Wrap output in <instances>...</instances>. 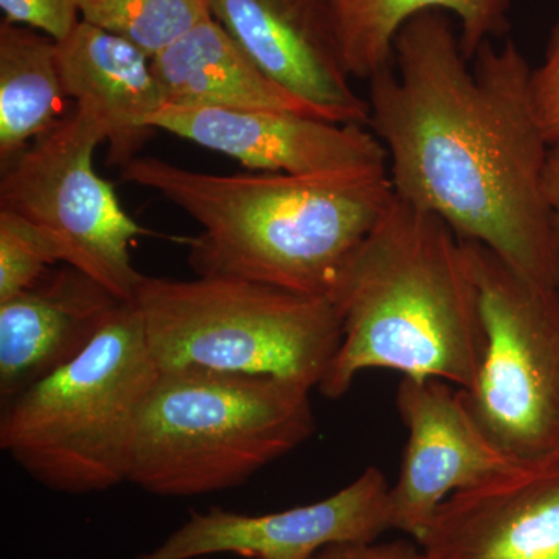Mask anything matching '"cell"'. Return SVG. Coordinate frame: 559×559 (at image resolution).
I'll list each match as a JSON object with an SVG mask.
<instances>
[{
  "label": "cell",
  "mask_w": 559,
  "mask_h": 559,
  "mask_svg": "<svg viewBox=\"0 0 559 559\" xmlns=\"http://www.w3.org/2000/svg\"><path fill=\"white\" fill-rule=\"evenodd\" d=\"M530 76L513 40H488L468 61L451 14L426 11L401 28L392 68L369 81V124L396 198L557 288L544 200L550 145Z\"/></svg>",
  "instance_id": "obj_1"
},
{
  "label": "cell",
  "mask_w": 559,
  "mask_h": 559,
  "mask_svg": "<svg viewBox=\"0 0 559 559\" xmlns=\"http://www.w3.org/2000/svg\"><path fill=\"white\" fill-rule=\"evenodd\" d=\"M123 179L157 191L200 224L189 263L231 277L329 297L396 200L388 170L326 176L213 175L135 157Z\"/></svg>",
  "instance_id": "obj_2"
},
{
  "label": "cell",
  "mask_w": 559,
  "mask_h": 559,
  "mask_svg": "<svg viewBox=\"0 0 559 559\" xmlns=\"http://www.w3.org/2000/svg\"><path fill=\"white\" fill-rule=\"evenodd\" d=\"M330 300L342 342L318 388L325 399L373 369L473 388L485 352L479 290L465 245L432 213L396 198Z\"/></svg>",
  "instance_id": "obj_3"
},
{
  "label": "cell",
  "mask_w": 559,
  "mask_h": 559,
  "mask_svg": "<svg viewBox=\"0 0 559 559\" xmlns=\"http://www.w3.org/2000/svg\"><path fill=\"white\" fill-rule=\"evenodd\" d=\"M310 392L261 374L159 370L140 407L128 481L162 498L240 487L314 433Z\"/></svg>",
  "instance_id": "obj_4"
},
{
  "label": "cell",
  "mask_w": 559,
  "mask_h": 559,
  "mask_svg": "<svg viewBox=\"0 0 559 559\" xmlns=\"http://www.w3.org/2000/svg\"><path fill=\"white\" fill-rule=\"evenodd\" d=\"M159 369L121 301L90 347L7 401L0 448L43 487L91 495L128 481L140 407Z\"/></svg>",
  "instance_id": "obj_5"
},
{
  "label": "cell",
  "mask_w": 559,
  "mask_h": 559,
  "mask_svg": "<svg viewBox=\"0 0 559 559\" xmlns=\"http://www.w3.org/2000/svg\"><path fill=\"white\" fill-rule=\"evenodd\" d=\"M132 304L160 371L261 374L319 388L342 342L329 297L231 277L143 275Z\"/></svg>",
  "instance_id": "obj_6"
},
{
  "label": "cell",
  "mask_w": 559,
  "mask_h": 559,
  "mask_svg": "<svg viewBox=\"0 0 559 559\" xmlns=\"http://www.w3.org/2000/svg\"><path fill=\"white\" fill-rule=\"evenodd\" d=\"M462 241L485 330L476 381L460 390L466 409L511 462L559 463V290Z\"/></svg>",
  "instance_id": "obj_7"
},
{
  "label": "cell",
  "mask_w": 559,
  "mask_h": 559,
  "mask_svg": "<svg viewBox=\"0 0 559 559\" xmlns=\"http://www.w3.org/2000/svg\"><path fill=\"white\" fill-rule=\"evenodd\" d=\"M103 142L106 130L97 114L75 105L2 167L0 209L44 231L61 263L117 299L132 301L143 274L132 264L131 248L153 234L124 212L112 186L95 171L94 154Z\"/></svg>",
  "instance_id": "obj_8"
},
{
  "label": "cell",
  "mask_w": 559,
  "mask_h": 559,
  "mask_svg": "<svg viewBox=\"0 0 559 559\" xmlns=\"http://www.w3.org/2000/svg\"><path fill=\"white\" fill-rule=\"evenodd\" d=\"M393 530L390 485L370 466L329 498L267 514L213 507L189 520L138 559H198L234 554L245 559H311L337 544L374 543Z\"/></svg>",
  "instance_id": "obj_9"
},
{
  "label": "cell",
  "mask_w": 559,
  "mask_h": 559,
  "mask_svg": "<svg viewBox=\"0 0 559 559\" xmlns=\"http://www.w3.org/2000/svg\"><path fill=\"white\" fill-rule=\"evenodd\" d=\"M150 127L226 154L250 170L290 176L388 170V150L373 131L305 114L165 105Z\"/></svg>",
  "instance_id": "obj_10"
},
{
  "label": "cell",
  "mask_w": 559,
  "mask_h": 559,
  "mask_svg": "<svg viewBox=\"0 0 559 559\" xmlns=\"http://www.w3.org/2000/svg\"><path fill=\"white\" fill-rule=\"evenodd\" d=\"M396 409L407 429V443L399 480L390 487L393 530L418 544L444 500L518 463L487 439L460 389L450 382L403 377Z\"/></svg>",
  "instance_id": "obj_11"
},
{
  "label": "cell",
  "mask_w": 559,
  "mask_h": 559,
  "mask_svg": "<svg viewBox=\"0 0 559 559\" xmlns=\"http://www.w3.org/2000/svg\"><path fill=\"white\" fill-rule=\"evenodd\" d=\"M213 20L267 75L326 119L369 124L342 61L326 0H207Z\"/></svg>",
  "instance_id": "obj_12"
},
{
  "label": "cell",
  "mask_w": 559,
  "mask_h": 559,
  "mask_svg": "<svg viewBox=\"0 0 559 559\" xmlns=\"http://www.w3.org/2000/svg\"><path fill=\"white\" fill-rule=\"evenodd\" d=\"M418 546L428 559H559V463L516 465L454 492Z\"/></svg>",
  "instance_id": "obj_13"
},
{
  "label": "cell",
  "mask_w": 559,
  "mask_h": 559,
  "mask_svg": "<svg viewBox=\"0 0 559 559\" xmlns=\"http://www.w3.org/2000/svg\"><path fill=\"white\" fill-rule=\"evenodd\" d=\"M120 304L68 264L0 304L2 404L79 358Z\"/></svg>",
  "instance_id": "obj_14"
},
{
  "label": "cell",
  "mask_w": 559,
  "mask_h": 559,
  "mask_svg": "<svg viewBox=\"0 0 559 559\" xmlns=\"http://www.w3.org/2000/svg\"><path fill=\"white\" fill-rule=\"evenodd\" d=\"M57 61L66 95L94 110L105 124L110 164H130L154 131L151 117L165 106L148 55L80 21L57 43Z\"/></svg>",
  "instance_id": "obj_15"
},
{
  "label": "cell",
  "mask_w": 559,
  "mask_h": 559,
  "mask_svg": "<svg viewBox=\"0 0 559 559\" xmlns=\"http://www.w3.org/2000/svg\"><path fill=\"white\" fill-rule=\"evenodd\" d=\"M151 66L168 106L286 110L326 119L310 103L267 75L213 17L154 57Z\"/></svg>",
  "instance_id": "obj_16"
},
{
  "label": "cell",
  "mask_w": 559,
  "mask_h": 559,
  "mask_svg": "<svg viewBox=\"0 0 559 559\" xmlns=\"http://www.w3.org/2000/svg\"><path fill=\"white\" fill-rule=\"evenodd\" d=\"M349 79L370 81L392 68L401 28L418 14L440 10L460 24L466 60L510 32L511 0H326Z\"/></svg>",
  "instance_id": "obj_17"
},
{
  "label": "cell",
  "mask_w": 559,
  "mask_h": 559,
  "mask_svg": "<svg viewBox=\"0 0 559 559\" xmlns=\"http://www.w3.org/2000/svg\"><path fill=\"white\" fill-rule=\"evenodd\" d=\"M68 98L57 61V40L2 21L0 24V164L60 123Z\"/></svg>",
  "instance_id": "obj_18"
},
{
  "label": "cell",
  "mask_w": 559,
  "mask_h": 559,
  "mask_svg": "<svg viewBox=\"0 0 559 559\" xmlns=\"http://www.w3.org/2000/svg\"><path fill=\"white\" fill-rule=\"evenodd\" d=\"M80 16L153 60L212 13L207 0H80Z\"/></svg>",
  "instance_id": "obj_19"
},
{
  "label": "cell",
  "mask_w": 559,
  "mask_h": 559,
  "mask_svg": "<svg viewBox=\"0 0 559 559\" xmlns=\"http://www.w3.org/2000/svg\"><path fill=\"white\" fill-rule=\"evenodd\" d=\"M57 263L60 252L44 231L0 209V304L38 285Z\"/></svg>",
  "instance_id": "obj_20"
},
{
  "label": "cell",
  "mask_w": 559,
  "mask_h": 559,
  "mask_svg": "<svg viewBox=\"0 0 559 559\" xmlns=\"http://www.w3.org/2000/svg\"><path fill=\"white\" fill-rule=\"evenodd\" d=\"M7 22L44 33L49 38H68L80 24V0H0Z\"/></svg>",
  "instance_id": "obj_21"
},
{
  "label": "cell",
  "mask_w": 559,
  "mask_h": 559,
  "mask_svg": "<svg viewBox=\"0 0 559 559\" xmlns=\"http://www.w3.org/2000/svg\"><path fill=\"white\" fill-rule=\"evenodd\" d=\"M530 95L533 110L549 145L559 142V21L551 31L543 64L532 70Z\"/></svg>",
  "instance_id": "obj_22"
},
{
  "label": "cell",
  "mask_w": 559,
  "mask_h": 559,
  "mask_svg": "<svg viewBox=\"0 0 559 559\" xmlns=\"http://www.w3.org/2000/svg\"><path fill=\"white\" fill-rule=\"evenodd\" d=\"M311 559H428L421 547L409 540L395 543L337 544L320 550Z\"/></svg>",
  "instance_id": "obj_23"
},
{
  "label": "cell",
  "mask_w": 559,
  "mask_h": 559,
  "mask_svg": "<svg viewBox=\"0 0 559 559\" xmlns=\"http://www.w3.org/2000/svg\"><path fill=\"white\" fill-rule=\"evenodd\" d=\"M544 200L549 213L551 246H554L555 275L559 290V142L550 145L544 168Z\"/></svg>",
  "instance_id": "obj_24"
},
{
  "label": "cell",
  "mask_w": 559,
  "mask_h": 559,
  "mask_svg": "<svg viewBox=\"0 0 559 559\" xmlns=\"http://www.w3.org/2000/svg\"><path fill=\"white\" fill-rule=\"evenodd\" d=\"M198 559H213V557H204V558H198Z\"/></svg>",
  "instance_id": "obj_25"
}]
</instances>
